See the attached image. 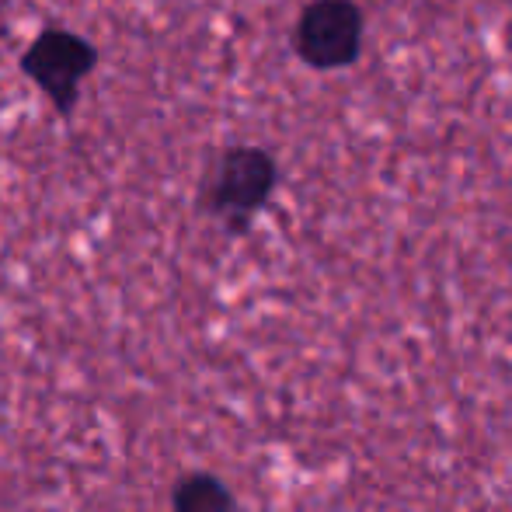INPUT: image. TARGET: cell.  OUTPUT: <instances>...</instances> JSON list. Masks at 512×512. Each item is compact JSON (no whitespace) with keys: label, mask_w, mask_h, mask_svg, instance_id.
<instances>
[{"label":"cell","mask_w":512,"mask_h":512,"mask_svg":"<svg viewBox=\"0 0 512 512\" xmlns=\"http://www.w3.org/2000/svg\"><path fill=\"white\" fill-rule=\"evenodd\" d=\"M95 67V49L84 42L81 35L63 32V28H49L28 46L21 56V70L46 91V98L60 112H70V105L81 95V81Z\"/></svg>","instance_id":"cell-1"},{"label":"cell","mask_w":512,"mask_h":512,"mask_svg":"<svg viewBox=\"0 0 512 512\" xmlns=\"http://www.w3.org/2000/svg\"><path fill=\"white\" fill-rule=\"evenodd\" d=\"M175 512H234L227 488L213 478H192L178 488Z\"/></svg>","instance_id":"cell-4"},{"label":"cell","mask_w":512,"mask_h":512,"mask_svg":"<svg viewBox=\"0 0 512 512\" xmlns=\"http://www.w3.org/2000/svg\"><path fill=\"white\" fill-rule=\"evenodd\" d=\"M359 11L349 0H317L297 28V49L314 67H342L359 49Z\"/></svg>","instance_id":"cell-2"},{"label":"cell","mask_w":512,"mask_h":512,"mask_svg":"<svg viewBox=\"0 0 512 512\" xmlns=\"http://www.w3.org/2000/svg\"><path fill=\"white\" fill-rule=\"evenodd\" d=\"M272 182H276V168L262 150H230L216 168L213 182V206L220 213H251L255 206L265 203Z\"/></svg>","instance_id":"cell-3"}]
</instances>
